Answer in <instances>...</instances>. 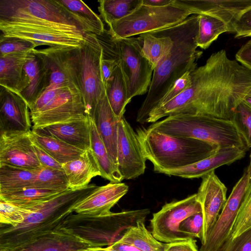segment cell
Masks as SVG:
<instances>
[{"mask_svg":"<svg viewBox=\"0 0 251 251\" xmlns=\"http://www.w3.org/2000/svg\"><path fill=\"white\" fill-rule=\"evenodd\" d=\"M191 90L206 115L230 120L251 90V71L230 59L225 50L212 53L190 73Z\"/></svg>","mask_w":251,"mask_h":251,"instance_id":"cell-1","label":"cell"},{"mask_svg":"<svg viewBox=\"0 0 251 251\" xmlns=\"http://www.w3.org/2000/svg\"><path fill=\"white\" fill-rule=\"evenodd\" d=\"M199 15L192 14L182 22L169 27L173 45L153 70L147 95L139 108L136 121L146 123L167 92L184 74L197 68L202 52L197 50Z\"/></svg>","mask_w":251,"mask_h":251,"instance_id":"cell-2","label":"cell"},{"mask_svg":"<svg viewBox=\"0 0 251 251\" xmlns=\"http://www.w3.org/2000/svg\"><path fill=\"white\" fill-rule=\"evenodd\" d=\"M97 187L92 183L70 189L32 208L21 224L0 225V251H11L39 236L59 230L76 204Z\"/></svg>","mask_w":251,"mask_h":251,"instance_id":"cell-3","label":"cell"},{"mask_svg":"<svg viewBox=\"0 0 251 251\" xmlns=\"http://www.w3.org/2000/svg\"><path fill=\"white\" fill-rule=\"evenodd\" d=\"M142 151L158 173L193 164L214 154L216 145L193 138L169 136L148 128L138 127Z\"/></svg>","mask_w":251,"mask_h":251,"instance_id":"cell-4","label":"cell"},{"mask_svg":"<svg viewBox=\"0 0 251 251\" xmlns=\"http://www.w3.org/2000/svg\"><path fill=\"white\" fill-rule=\"evenodd\" d=\"M0 21L53 30L82 40L90 34L58 0H0Z\"/></svg>","mask_w":251,"mask_h":251,"instance_id":"cell-5","label":"cell"},{"mask_svg":"<svg viewBox=\"0 0 251 251\" xmlns=\"http://www.w3.org/2000/svg\"><path fill=\"white\" fill-rule=\"evenodd\" d=\"M149 129L174 137L193 138L220 148L249 149L232 122L206 115L179 114L153 123Z\"/></svg>","mask_w":251,"mask_h":251,"instance_id":"cell-6","label":"cell"},{"mask_svg":"<svg viewBox=\"0 0 251 251\" xmlns=\"http://www.w3.org/2000/svg\"><path fill=\"white\" fill-rule=\"evenodd\" d=\"M149 209L123 211L102 215L72 214L60 230L82 239L96 247H109L119 241L140 220H145Z\"/></svg>","mask_w":251,"mask_h":251,"instance_id":"cell-7","label":"cell"},{"mask_svg":"<svg viewBox=\"0 0 251 251\" xmlns=\"http://www.w3.org/2000/svg\"><path fill=\"white\" fill-rule=\"evenodd\" d=\"M192 14L175 0L170 4L158 7L142 3L128 16L109 25L107 32L113 39L131 37L173 26Z\"/></svg>","mask_w":251,"mask_h":251,"instance_id":"cell-8","label":"cell"},{"mask_svg":"<svg viewBox=\"0 0 251 251\" xmlns=\"http://www.w3.org/2000/svg\"><path fill=\"white\" fill-rule=\"evenodd\" d=\"M29 112L34 130L89 117L81 90L75 84L62 86L46 102Z\"/></svg>","mask_w":251,"mask_h":251,"instance_id":"cell-9","label":"cell"},{"mask_svg":"<svg viewBox=\"0 0 251 251\" xmlns=\"http://www.w3.org/2000/svg\"><path fill=\"white\" fill-rule=\"evenodd\" d=\"M79 87L86 112L93 119L100 100L106 94L100 68L103 47L98 35L90 33L78 49Z\"/></svg>","mask_w":251,"mask_h":251,"instance_id":"cell-10","label":"cell"},{"mask_svg":"<svg viewBox=\"0 0 251 251\" xmlns=\"http://www.w3.org/2000/svg\"><path fill=\"white\" fill-rule=\"evenodd\" d=\"M112 39L125 77L130 100L148 93L154 68L144 55L137 38Z\"/></svg>","mask_w":251,"mask_h":251,"instance_id":"cell-11","label":"cell"},{"mask_svg":"<svg viewBox=\"0 0 251 251\" xmlns=\"http://www.w3.org/2000/svg\"><path fill=\"white\" fill-rule=\"evenodd\" d=\"M202 211L197 194L164 204L152 215L151 233L161 242L169 243L190 239L179 230L180 224L188 217Z\"/></svg>","mask_w":251,"mask_h":251,"instance_id":"cell-12","label":"cell"},{"mask_svg":"<svg viewBox=\"0 0 251 251\" xmlns=\"http://www.w3.org/2000/svg\"><path fill=\"white\" fill-rule=\"evenodd\" d=\"M251 180V166H248L234 186L214 225L201 244L199 251H220L230 237L247 188Z\"/></svg>","mask_w":251,"mask_h":251,"instance_id":"cell-13","label":"cell"},{"mask_svg":"<svg viewBox=\"0 0 251 251\" xmlns=\"http://www.w3.org/2000/svg\"><path fill=\"white\" fill-rule=\"evenodd\" d=\"M78 49L49 47L32 50L41 59L49 74V84L46 89L69 84H75L79 87Z\"/></svg>","mask_w":251,"mask_h":251,"instance_id":"cell-14","label":"cell"},{"mask_svg":"<svg viewBox=\"0 0 251 251\" xmlns=\"http://www.w3.org/2000/svg\"><path fill=\"white\" fill-rule=\"evenodd\" d=\"M146 160L136 133L123 116L118 124L117 169L119 172L124 179L135 178L144 173Z\"/></svg>","mask_w":251,"mask_h":251,"instance_id":"cell-15","label":"cell"},{"mask_svg":"<svg viewBox=\"0 0 251 251\" xmlns=\"http://www.w3.org/2000/svg\"><path fill=\"white\" fill-rule=\"evenodd\" d=\"M202 178L197 194L203 217L202 244L222 210L226 201L227 188L213 170Z\"/></svg>","mask_w":251,"mask_h":251,"instance_id":"cell-16","label":"cell"},{"mask_svg":"<svg viewBox=\"0 0 251 251\" xmlns=\"http://www.w3.org/2000/svg\"><path fill=\"white\" fill-rule=\"evenodd\" d=\"M40 171L43 166L34 150L30 131L0 134V164Z\"/></svg>","mask_w":251,"mask_h":251,"instance_id":"cell-17","label":"cell"},{"mask_svg":"<svg viewBox=\"0 0 251 251\" xmlns=\"http://www.w3.org/2000/svg\"><path fill=\"white\" fill-rule=\"evenodd\" d=\"M31 126L25 101L19 94L0 86V134L28 132Z\"/></svg>","mask_w":251,"mask_h":251,"instance_id":"cell-18","label":"cell"},{"mask_svg":"<svg viewBox=\"0 0 251 251\" xmlns=\"http://www.w3.org/2000/svg\"><path fill=\"white\" fill-rule=\"evenodd\" d=\"M1 36L27 40L36 47L48 46L79 48L85 40L61 32L39 27L0 21Z\"/></svg>","mask_w":251,"mask_h":251,"instance_id":"cell-19","label":"cell"},{"mask_svg":"<svg viewBox=\"0 0 251 251\" xmlns=\"http://www.w3.org/2000/svg\"><path fill=\"white\" fill-rule=\"evenodd\" d=\"M177 4L191 11L193 14H205L224 22L229 32L242 14L251 7V0H175Z\"/></svg>","mask_w":251,"mask_h":251,"instance_id":"cell-20","label":"cell"},{"mask_svg":"<svg viewBox=\"0 0 251 251\" xmlns=\"http://www.w3.org/2000/svg\"><path fill=\"white\" fill-rule=\"evenodd\" d=\"M124 183L111 182L98 186L74 208L76 213L93 216L108 214L110 210L128 192Z\"/></svg>","mask_w":251,"mask_h":251,"instance_id":"cell-21","label":"cell"},{"mask_svg":"<svg viewBox=\"0 0 251 251\" xmlns=\"http://www.w3.org/2000/svg\"><path fill=\"white\" fill-rule=\"evenodd\" d=\"M247 151L232 147L220 148L213 155L193 164L179 169L166 171L163 174L183 178L201 177L216 168L230 165L243 158Z\"/></svg>","mask_w":251,"mask_h":251,"instance_id":"cell-22","label":"cell"},{"mask_svg":"<svg viewBox=\"0 0 251 251\" xmlns=\"http://www.w3.org/2000/svg\"><path fill=\"white\" fill-rule=\"evenodd\" d=\"M97 248L62 230L44 234L11 251H84Z\"/></svg>","mask_w":251,"mask_h":251,"instance_id":"cell-23","label":"cell"},{"mask_svg":"<svg viewBox=\"0 0 251 251\" xmlns=\"http://www.w3.org/2000/svg\"><path fill=\"white\" fill-rule=\"evenodd\" d=\"M93 119L109 156L117 169L118 130L120 119L113 113L106 94L99 101Z\"/></svg>","mask_w":251,"mask_h":251,"instance_id":"cell-24","label":"cell"},{"mask_svg":"<svg viewBox=\"0 0 251 251\" xmlns=\"http://www.w3.org/2000/svg\"><path fill=\"white\" fill-rule=\"evenodd\" d=\"M36 130L43 134L60 139L83 151L91 149L89 117L73 121L51 125Z\"/></svg>","mask_w":251,"mask_h":251,"instance_id":"cell-25","label":"cell"},{"mask_svg":"<svg viewBox=\"0 0 251 251\" xmlns=\"http://www.w3.org/2000/svg\"><path fill=\"white\" fill-rule=\"evenodd\" d=\"M31 51L0 56V86L19 95L27 87L24 66Z\"/></svg>","mask_w":251,"mask_h":251,"instance_id":"cell-26","label":"cell"},{"mask_svg":"<svg viewBox=\"0 0 251 251\" xmlns=\"http://www.w3.org/2000/svg\"><path fill=\"white\" fill-rule=\"evenodd\" d=\"M70 189L89 185L92 178L101 176L100 171L91 149L84 151L78 157L62 165Z\"/></svg>","mask_w":251,"mask_h":251,"instance_id":"cell-27","label":"cell"},{"mask_svg":"<svg viewBox=\"0 0 251 251\" xmlns=\"http://www.w3.org/2000/svg\"><path fill=\"white\" fill-rule=\"evenodd\" d=\"M24 70L28 85L19 95L29 107L49 85L50 75L41 59L32 50L24 64Z\"/></svg>","mask_w":251,"mask_h":251,"instance_id":"cell-28","label":"cell"},{"mask_svg":"<svg viewBox=\"0 0 251 251\" xmlns=\"http://www.w3.org/2000/svg\"><path fill=\"white\" fill-rule=\"evenodd\" d=\"M137 39L144 55L154 69L173 45L169 27L141 34Z\"/></svg>","mask_w":251,"mask_h":251,"instance_id":"cell-29","label":"cell"},{"mask_svg":"<svg viewBox=\"0 0 251 251\" xmlns=\"http://www.w3.org/2000/svg\"><path fill=\"white\" fill-rule=\"evenodd\" d=\"M63 192L33 187L0 193V200L30 211Z\"/></svg>","mask_w":251,"mask_h":251,"instance_id":"cell-30","label":"cell"},{"mask_svg":"<svg viewBox=\"0 0 251 251\" xmlns=\"http://www.w3.org/2000/svg\"><path fill=\"white\" fill-rule=\"evenodd\" d=\"M30 136L62 165L78 157L85 151L36 130L31 129Z\"/></svg>","mask_w":251,"mask_h":251,"instance_id":"cell-31","label":"cell"},{"mask_svg":"<svg viewBox=\"0 0 251 251\" xmlns=\"http://www.w3.org/2000/svg\"><path fill=\"white\" fill-rule=\"evenodd\" d=\"M39 171L0 164V193L34 187Z\"/></svg>","mask_w":251,"mask_h":251,"instance_id":"cell-32","label":"cell"},{"mask_svg":"<svg viewBox=\"0 0 251 251\" xmlns=\"http://www.w3.org/2000/svg\"><path fill=\"white\" fill-rule=\"evenodd\" d=\"M89 118L91 149L99 166L100 176L111 182H121L124 178L112 163L98 131L94 120L90 117Z\"/></svg>","mask_w":251,"mask_h":251,"instance_id":"cell-33","label":"cell"},{"mask_svg":"<svg viewBox=\"0 0 251 251\" xmlns=\"http://www.w3.org/2000/svg\"><path fill=\"white\" fill-rule=\"evenodd\" d=\"M105 90L113 113L121 119L124 116L126 105L131 100L129 98L125 77L119 63L115 68Z\"/></svg>","mask_w":251,"mask_h":251,"instance_id":"cell-34","label":"cell"},{"mask_svg":"<svg viewBox=\"0 0 251 251\" xmlns=\"http://www.w3.org/2000/svg\"><path fill=\"white\" fill-rule=\"evenodd\" d=\"M59 2L74 15L77 20L90 33L98 36L105 30L100 17L85 2L80 0H58Z\"/></svg>","mask_w":251,"mask_h":251,"instance_id":"cell-35","label":"cell"},{"mask_svg":"<svg viewBox=\"0 0 251 251\" xmlns=\"http://www.w3.org/2000/svg\"><path fill=\"white\" fill-rule=\"evenodd\" d=\"M144 222V220L138 221L119 241L130 244L141 251H164L165 244L153 236L146 227Z\"/></svg>","mask_w":251,"mask_h":251,"instance_id":"cell-36","label":"cell"},{"mask_svg":"<svg viewBox=\"0 0 251 251\" xmlns=\"http://www.w3.org/2000/svg\"><path fill=\"white\" fill-rule=\"evenodd\" d=\"M98 10L101 18L109 25L131 14L142 3V0H100Z\"/></svg>","mask_w":251,"mask_h":251,"instance_id":"cell-37","label":"cell"},{"mask_svg":"<svg viewBox=\"0 0 251 251\" xmlns=\"http://www.w3.org/2000/svg\"><path fill=\"white\" fill-rule=\"evenodd\" d=\"M198 15V47L206 49L220 35L225 32H229L227 25L222 21L205 14Z\"/></svg>","mask_w":251,"mask_h":251,"instance_id":"cell-38","label":"cell"},{"mask_svg":"<svg viewBox=\"0 0 251 251\" xmlns=\"http://www.w3.org/2000/svg\"><path fill=\"white\" fill-rule=\"evenodd\" d=\"M34 187L60 192L70 189L66 175L63 169L44 166L39 171Z\"/></svg>","mask_w":251,"mask_h":251,"instance_id":"cell-39","label":"cell"},{"mask_svg":"<svg viewBox=\"0 0 251 251\" xmlns=\"http://www.w3.org/2000/svg\"><path fill=\"white\" fill-rule=\"evenodd\" d=\"M246 146L251 148V107L242 100L235 108L230 119Z\"/></svg>","mask_w":251,"mask_h":251,"instance_id":"cell-40","label":"cell"},{"mask_svg":"<svg viewBox=\"0 0 251 251\" xmlns=\"http://www.w3.org/2000/svg\"><path fill=\"white\" fill-rule=\"evenodd\" d=\"M250 228H251V180L247 188L238 216L228 239L235 238Z\"/></svg>","mask_w":251,"mask_h":251,"instance_id":"cell-41","label":"cell"},{"mask_svg":"<svg viewBox=\"0 0 251 251\" xmlns=\"http://www.w3.org/2000/svg\"><path fill=\"white\" fill-rule=\"evenodd\" d=\"M31 211L0 200V225L16 226L23 223Z\"/></svg>","mask_w":251,"mask_h":251,"instance_id":"cell-42","label":"cell"},{"mask_svg":"<svg viewBox=\"0 0 251 251\" xmlns=\"http://www.w3.org/2000/svg\"><path fill=\"white\" fill-rule=\"evenodd\" d=\"M34 49H36L35 46L27 40L16 37L0 36V56L28 52Z\"/></svg>","mask_w":251,"mask_h":251,"instance_id":"cell-43","label":"cell"},{"mask_svg":"<svg viewBox=\"0 0 251 251\" xmlns=\"http://www.w3.org/2000/svg\"><path fill=\"white\" fill-rule=\"evenodd\" d=\"M203 217L202 211L185 219L179 226V230L189 239L203 238Z\"/></svg>","mask_w":251,"mask_h":251,"instance_id":"cell-44","label":"cell"},{"mask_svg":"<svg viewBox=\"0 0 251 251\" xmlns=\"http://www.w3.org/2000/svg\"><path fill=\"white\" fill-rule=\"evenodd\" d=\"M220 251H251V228L227 240Z\"/></svg>","mask_w":251,"mask_h":251,"instance_id":"cell-45","label":"cell"},{"mask_svg":"<svg viewBox=\"0 0 251 251\" xmlns=\"http://www.w3.org/2000/svg\"><path fill=\"white\" fill-rule=\"evenodd\" d=\"M186 72L175 83L159 101L156 107L161 106L171 100L178 95L188 89L192 84L190 73Z\"/></svg>","mask_w":251,"mask_h":251,"instance_id":"cell-46","label":"cell"},{"mask_svg":"<svg viewBox=\"0 0 251 251\" xmlns=\"http://www.w3.org/2000/svg\"><path fill=\"white\" fill-rule=\"evenodd\" d=\"M235 38L251 37V7L240 16L234 25Z\"/></svg>","mask_w":251,"mask_h":251,"instance_id":"cell-47","label":"cell"},{"mask_svg":"<svg viewBox=\"0 0 251 251\" xmlns=\"http://www.w3.org/2000/svg\"><path fill=\"white\" fill-rule=\"evenodd\" d=\"M31 140L35 152L42 166L49 167L60 170L63 169L62 165L60 163L55 160L36 142L32 139Z\"/></svg>","mask_w":251,"mask_h":251,"instance_id":"cell-48","label":"cell"},{"mask_svg":"<svg viewBox=\"0 0 251 251\" xmlns=\"http://www.w3.org/2000/svg\"><path fill=\"white\" fill-rule=\"evenodd\" d=\"M164 251H199L194 238L165 244Z\"/></svg>","mask_w":251,"mask_h":251,"instance_id":"cell-49","label":"cell"},{"mask_svg":"<svg viewBox=\"0 0 251 251\" xmlns=\"http://www.w3.org/2000/svg\"><path fill=\"white\" fill-rule=\"evenodd\" d=\"M119 64V60L102 56L100 63L101 73L103 82L105 87L111 77L113 71Z\"/></svg>","mask_w":251,"mask_h":251,"instance_id":"cell-50","label":"cell"},{"mask_svg":"<svg viewBox=\"0 0 251 251\" xmlns=\"http://www.w3.org/2000/svg\"><path fill=\"white\" fill-rule=\"evenodd\" d=\"M236 60L251 71V40L244 44L235 54Z\"/></svg>","mask_w":251,"mask_h":251,"instance_id":"cell-51","label":"cell"},{"mask_svg":"<svg viewBox=\"0 0 251 251\" xmlns=\"http://www.w3.org/2000/svg\"><path fill=\"white\" fill-rule=\"evenodd\" d=\"M116 251H141L135 246L125 242L118 241L109 246Z\"/></svg>","mask_w":251,"mask_h":251,"instance_id":"cell-52","label":"cell"},{"mask_svg":"<svg viewBox=\"0 0 251 251\" xmlns=\"http://www.w3.org/2000/svg\"><path fill=\"white\" fill-rule=\"evenodd\" d=\"M174 0H142V4L152 6H163L172 3Z\"/></svg>","mask_w":251,"mask_h":251,"instance_id":"cell-53","label":"cell"},{"mask_svg":"<svg viewBox=\"0 0 251 251\" xmlns=\"http://www.w3.org/2000/svg\"><path fill=\"white\" fill-rule=\"evenodd\" d=\"M89 251H116L110 248L106 247H97L89 249Z\"/></svg>","mask_w":251,"mask_h":251,"instance_id":"cell-54","label":"cell"},{"mask_svg":"<svg viewBox=\"0 0 251 251\" xmlns=\"http://www.w3.org/2000/svg\"><path fill=\"white\" fill-rule=\"evenodd\" d=\"M243 100L251 107V95H247Z\"/></svg>","mask_w":251,"mask_h":251,"instance_id":"cell-55","label":"cell"},{"mask_svg":"<svg viewBox=\"0 0 251 251\" xmlns=\"http://www.w3.org/2000/svg\"><path fill=\"white\" fill-rule=\"evenodd\" d=\"M247 95H251V90L249 92L248 94Z\"/></svg>","mask_w":251,"mask_h":251,"instance_id":"cell-56","label":"cell"},{"mask_svg":"<svg viewBox=\"0 0 251 251\" xmlns=\"http://www.w3.org/2000/svg\"><path fill=\"white\" fill-rule=\"evenodd\" d=\"M84 251H89V249H88V250H86Z\"/></svg>","mask_w":251,"mask_h":251,"instance_id":"cell-57","label":"cell"}]
</instances>
